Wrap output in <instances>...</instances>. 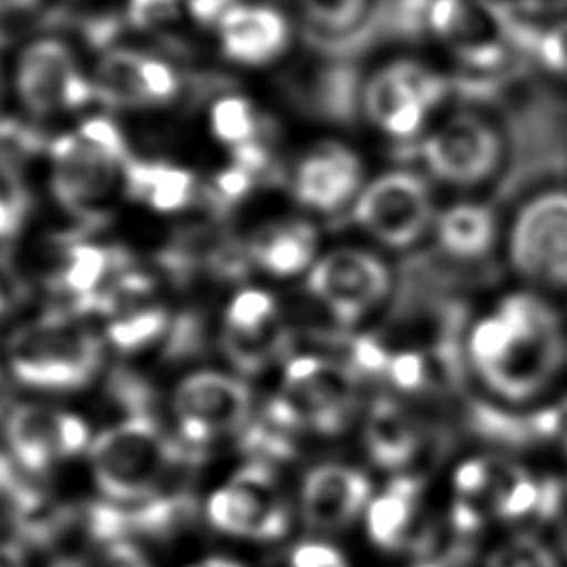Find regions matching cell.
Masks as SVG:
<instances>
[{
	"label": "cell",
	"instance_id": "4316f807",
	"mask_svg": "<svg viewBox=\"0 0 567 567\" xmlns=\"http://www.w3.org/2000/svg\"><path fill=\"white\" fill-rule=\"evenodd\" d=\"M414 483L408 478L394 481L381 496L368 505L370 538L388 549L399 547L408 538L414 512Z\"/></svg>",
	"mask_w": 567,
	"mask_h": 567
},
{
	"label": "cell",
	"instance_id": "60d3db41",
	"mask_svg": "<svg viewBox=\"0 0 567 567\" xmlns=\"http://www.w3.org/2000/svg\"><path fill=\"white\" fill-rule=\"evenodd\" d=\"M290 567H348V563L326 543H301L290 554Z\"/></svg>",
	"mask_w": 567,
	"mask_h": 567
},
{
	"label": "cell",
	"instance_id": "1f68e13d",
	"mask_svg": "<svg viewBox=\"0 0 567 567\" xmlns=\"http://www.w3.org/2000/svg\"><path fill=\"white\" fill-rule=\"evenodd\" d=\"M239 445L244 452L259 458H290L295 454L290 432L270 423L266 416L241 430Z\"/></svg>",
	"mask_w": 567,
	"mask_h": 567
},
{
	"label": "cell",
	"instance_id": "ab89813d",
	"mask_svg": "<svg viewBox=\"0 0 567 567\" xmlns=\"http://www.w3.org/2000/svg\"><path fill=\"white\" fill-rule=\"evenodd\" d=\"M177 13V0H128L126 20L137 29H148Z\"/></svg>",
	"mask_w": 567,
	"mask_h": 567
},
{
	"label": "cell",
	"instance_id": "44dd1931",
	"mask_svg": "<svg viewBox=\"0 0 567 567\" xmlns=\"http://www.w3.org/2000/svg\"><path fill=\"white\" fill-rule=\"evenodd\" d=\"M122 173L126 193L155 210H177L195 199V177L186 168L131 157Z\"/></svg>",
	"mask_w": 567,
	"mask_h": 567
},
{
	"label": "cell",
	"instance_id": "277c9868",
	"mask_svg": "<svg viewBox=\"0 0 567 567\" xmlns=\"http://www.w3.org/2000/svg\"><path fill=\"white\" fill-rule=\"evenodd\" d=\"M425 22L463 64L476 71L501 66L514 44L509 16L489 0H430Z\"/></svg>",
	"mask_w": 567,
	"mask_h": 567
},
{
	"label": "cell",
	"instance_id": "603a6c76",
	"mask_svg": "<svg viewBox=\"0 0 567 567\" xmlns=\"http://www.w3.org/2000/svg\"><path fill=\"white\" fill-rule=\"evenodd\" d=\"M365 443L370 456L381 467H401L416 447V434L405 412L388 399H379L365 423Z\"/></svg>",
	"mask_w": 567,
	"mask_h": 567
},
{
	"label": "cell",
	"instance_id": "8992f818",
	"mask_svg": "<svg viewBox=\"0 0 567 567\" xmlns=\"http://www.w3.org/2000/svg\"><path fill=\"white\" fill-rule=\"evenodd\" d=\"M208 520L233 536L277 540L288 532L290 514L272 470L255 461L244 465L206 505Z\"/></svg>",
	"mask_w": 567,
	"mask_h": 567
},
{
	"label": "cell",
	"instance_id": "8fae6325",
	"mask_svg": "<svg viewBox=\"0 0 567 567\" xmlns=\"http://www.w3.org/2000/svg\"><path fill=\"white\" fill-rule=\"evenodd\" d=\"M308 290L339 323H352L383 301L390 290V270L370 252L339 248L315 264Z\"/></svg>",
	"mask_w": 567,
	"mask_h": 567
},
{
	"label": "cell",
	"instance_id": "d590c367",
	"mask_svg": "<svg viewBox=\"0 0 567 567\" xmlns=\"http://www.w3.org/2000/svg\"><path fill=\"white\" fill-rule=\"evenodd\" d=\"M142 82H144L148 104L168 102L177 95V89H179L175 71L166 62L148 55H144V62H142Z\"/></svg>",
	"mask_w": 567,
	"mask_h": 567
},
{
	"label": "cell",
	"instance_id": "9c48e42d",
	"mask_svg": "<svg viewBox=\"0 0 567 567\" xmlns=\"http://www.w3.org/2000/svg\"><path fill=\"white\" fill-rule=\"evenodd\" d=\"M443 80L408 60L392 62L365 82L361 102L365 115L392 137L419 133L427 111L441 100Z\"/></svg>",
	"mask_w": 567,
	"mask_h": 567
},
{
	"label": "cell",
	"instance_id": "484cf974",
	"mask_svg": "<svg viewBox=\"0 0 567 567\" xmlns=\"http://www.w3.org/2000/svg\"><path fill=\"white\" fill-rule=\"evenodd\" d=\"M290 346L292 334L277 321H270L257 330H235L226 326L221 332V348L226 357L246 374H255L270 361L286 357Z\"/></svg>",
	"mask_w": 567,
	"mask_h": 567
},
{
	"label": "cell",
	"instance_id": "f35d334b",
	"mask_svg": "<svg viewBox=\"0 0 567 567\" xmlns=\"http://www.w3.org/2000/svg\"><path fill=\"white\" fill-rule=\"evenodd\" d=\"M536 53L549 71L567 75V20L551 24L536 38Z\"/></svg>",
	"mask_w": 567,
	"mask_h": 567
},
{
	"label": "cell",
	"instance_id": "7c38bea8",
	"mask_svg": "<svg viewBox=\"0 0 567 567\" xmlns=\"http://www.w3.org/2000/svg\"><path fill=\"white\" fill-rule=\"evenodd\" d=\"M175 412L186 443L202 447L213 436L248 425L250 390L221 372H197L175 390Z\"/></svg>",
	"mask_w": 567,
	"mask_h": 567
},
{
	"label": "cell",
	"instance_id": "30bf717a",
	"mask_svg": "<svg viewBox=\"0 0 567 567\" xmlns=\"http://www.w3.org/2000/svg\"><path fill=\"white\" fill-rule=\"evenodd\" d=\"M354 219L385 246L405 248L432 221L430 190L414 173H385L359 195Z\"/></svg>",
	"mask_w": 567,
	"mask_h": 567
},
{
	"label": "cell",
	"instance_id": "9a60e30c",
	"mask_svg": "<svg viewBox=\"0 0 567 567\" xmlns=\"http://www.w3.org/2000/svg\"><path fill=\"white\" fill-rule=\"evenodd\" d=\"M7 441L24 470L44 472L53 458L84 450L89 445V430L73 414L42 405H20L7 421Z\"/></svg>",
	"mask_w": 567,
	"mask_h": 567
},
{
	"label": "cell",
	"instance_id": "4dcf8cb0",
	"mask_svg": "<svg viewBox=\"0 0 567 567\" xmlns=\"http://www.w3.org/2000/svg\"><path fill=\"white\" fill-rule=\"evenodd\" d=\"M44 135L18 120H0V168L20 171V166L44 148Z\"/></svg>",
	"mask_w": 567,
	"mask_h": 567
},
{
	"label": "cell",
	"instance_id": "836d02e7",
	"mask_svg": "<svg viewBox=\"0 0 567 567\" xmlns=\"http://www.w3.org/2000/svg\"><path fill=\"white\" fill-rule=\"evenodd\" d=\"M536 503H538V487L525 474H518V472L509 474L507 478L494 485V505L501 516H507V518L520 516L534 509Z\"/></svg>",
	"mask_w": 567,
	"mask_h": 567
},
{
	"label": "cell",
	"instance_id": "5b68a950",
	"mask_svg": "<svg viewBox=\"0 0 567 567\" xmlns=\"http://www.w3.org/2000/svg\"><path fill=\"white\" fill-rule=\"evenodd\" d=\"M509 261L525 279L543 286H567V190L529 199L509 230Z\"/></svg>",
	"mask_w": 567,
	"mask_h": 567
},
{
	"label": "cell",
	"instance_id": "7402d4cb",
	"mask_svg": "<svg viewBox=\"0 0 567 567\" xmlns=\"http://www.w3.org/2000/svg\"><path fill=\"white\" fill-rule=\"evenodd\" d=\"M128 266V257L120 248H104L84 241H73L66 248L64 266L53 279V286L73 299L86 297L104 288L106 279L120 275Z\"/></svg>",
	"mask_w": 567,
	"mask_h": 567
},
{
	"label": "cell",
	"instance_id": "d6986e66",
	"mask_svg": "<svg viewBox=\"0 0 567 567\" xmlns=\"http://www.w3.org/2000/svg\"><path fill=\"white\" fill-rule=\"evenodd\" d=\"M290 97L306 113L330 122H348L357 109V73L341 62L328 64L312 73L310 80L295 82Z\"/></svg>",
	"mask_w": 567,
	"mask_h": 567
},
{
	"label": "cell",
	"instance_id": "f6af8a7d",
	"mask_svg": "<svg viewBox=\"0 0 567 567\" xmlns=\"http://www.w3.org/2000/svg\"><path fill=\"white\" fill-rule=\"evenodd\" d=\"M188 11L199 24H219L239 0H188Z\"/></svg>",
	"mask_w": 567,
	"mask_h": 567
},
{
	"label": "cell",
	"instance_id": "8d00e7d4",
	"mask_svg": "<svg viewBox=\"0 0 567 567\" xmlns=\"http://www.w3.org/2000/svg\"><path fill=\"white\" fill-rule=\"evenodd\" d=\"M78 135H82L86 142H91L93 146L102 148L104 153H109L111 157H115L122 164H126L131 159V155L126 151V142H124L120 128L111 120H106V117H91V120L82 122Z\"/></svg>",
	"mask_w": 567,
	"mask_h": 567
},
{
	"label": "cell",
	"instance_id": "e575fe53",
	"mask_svg": "<svg viewBox=\"0 0 567 567\" xmlns=\"http://www.w3.org/2000/svg\"><path fill=\"white\" fill-rule=\"evenodd\" d=\"M204 323L197 315L184 312L175 319L173 326H168V339L164 354L168 359H186L193 354H199L204 350Z\"/></svg>",
	"mask_w": 567,
	"mask_h": 567
},
{
	"label": "cell",
	"instance_id": "d6a6232c",
	"mask_svg": "<svg viewBox=\"0 0 567 567\" xmlns=\"http://www.w3.org/2000/svg\"><path fill=\"white\" fill-rule=\"evenodd\" d=\"M270 321H275V301L261 290L239 292L226 310V326L235 330H257Z\"/></svg>",
	"mask_w": 567,
	"mask_h": 567
},
{
	"label": "cell",
	"instance_id": "ee69618b",
	"mask_svg": "<svg viewBox=\"0 0 567 567\" xmlns=\"http://www.w3.org/2000/svg\"><path fill=\"white\" fill-rule=\"evenodd\" d=\"M352 363L363 372H383L390 365V357L385 350L372 339H354L352 341Z\"/></svg>",
	"mask_w": 567,
	"mask_h": 567
},
{
	"label": "cell",
	"instance_id": "7dc6e473",
	"mask_svg": "<svg viewBox=\"0 0 567 567\" xmlns=\"http://www.w3.org/2000/svg\"><path fill=\"white\" fill-rule=\"evenodd\" d=\"M193 567H241V565L235 560H228V558H206Z\"/></svg>",
	"mask_w": 567,
	"mask_h": 567
},
{
	"label": "cell",
	"instance_id": "3957f363",
	"mask_svg": "<svg viewBox=\"0 0 567 567\" xmlns=\"http://www.w3.org/2000/svg\"><path fill=\"white\" fill-rule=\"evenodd\" d=\"M7 352L11 370L22 383L49 390L84 385L102 361L100 341L60 312L16 330Z\"/></svg>",
	"mask_w": 567,
	"mask_h": 567
},
{
	"label": "cell",
	"instance_id": "f1b7e54d",
	"mask_svg": "<svg viewBox=\"0 0 567 567\" xmlns=\"http://www.w3.org/2000/svg\"><path fill=\"white\" fill-rule=\"evenodd\" d=\"M308 27L323 33H350L370 18L372 0H299Z\"/></svg>",
	"mask_w": 567,
	"mask_h": 567
},
{
	"label": "cell",
	"instance_id": "ac0fdd59",
	"mask_svg": "<svg viewBox=\"0 0 567 567\" xmlns=\"http://www.w3.org/2000/svg\"><path fill=\"white\" fill-rule=\"evenodd\" d=\"M224 53L241 64L275 60L288 44L286 18L264 4H235L217 24Z\"/></svg>",
	"mask_w": 567,
	"mask_h": 567
},
{
	"label": "cell",
	"instance_id": "74e56055",
	"mask_svg": "<svg viewBox=\"0 0 567 567\" xmlns=\"http://www.w3.org/2000/svg\"><path fill=\"white\" fill-rule=\"evenodd\" d=\"M111 394L133 412V416H148V405L153 401L151 388L135 374L117 370L111 377Z\"/></svg>",
	"mask_w": 567,
	"mask_h": 567
},
{
	"label": "cell",
	"instance_id": "2e32d148",
	"mask_svg": "<svg viewBox=\"0 0 567 567\" xmlns=\"http://www.w3.org/2000/svg\"><path fill=\"white\" fill-rule=\"evenodd\" d=\"M370 501V481L365 474L346 465L315 467L301 492V507L308 527L319 532H337Z\"/></svg>",
	"mask_w": 567,
	"mask_h": 567
},
{
	"label": "cell",
	"instance_id": "7a4b0ae2",
	"mask_svg": "<svg viewBox=\"0 0 567 567\" xmlns=\"http://www.w3.org/2000/svg\"><path fill=\"white\" fill-rule=\"evenodd\" d=\"M202 447L166 439L151 416H131L91 443L93 476L113 503H137L162 492L182 467H195Z\"/></svg>",
	"mask_w": 567,
	"mask_h": 567
},
{
	"label": "cell",
	"instance_id": "f546056e",
	"mask_svg": "<svg viewBox=\"0 0 567 567\" xmlns=\"http://www.w3.org/2000/svg\"><path fill=\"white\" fill-rule=\"evenodd\" d=\"M168 330V315L162 308L131 312L109 328V341L120 350H137Z\"/></svg>",
	"mask_w": 567,
	"mask_h": 567
},
{
	"label": "cell",
	"instance_id": "b9f144b4",
	"mask_svg": "<svg viewBox=\"0 0 567 567\" xmlns=\"http://www.w3.org/2000/svg\"><path fill=\"white\" fill-rule=\"evenodd\" d=\"M388 374L394 385L403 390H414L425 381V363L414 352H401L390 357Z\"/></svg>",
	"mask_w": 567,
	"mask_h": 567
},
{
	"label": "cell",
	"instance_id": "6da1fadb",
	"mask_svg": "<svg viewBox=\"0 0 567 567\" xmlns=\"http://www.w3.org/2000/svg\"><path fill=\"white\" fill-rule=\"evenodd\" d=\"M470 359L481 379L505 399L540 392L565 354L560 323L532 295H509L470 332Z\"/></svg>",
	"mask_w": 567,
	"mask_h": 567
},
{
	"label": "cell",
	"instance_id": "cb8c5ba5",
	"mask_svg": "<svg viewBox=\"0 0 567 567\" xmlns=\"http://www.w3.org/2000/svg\"><path fill=\"white\" fill-rule=\"evenodd\" d=\"M144 53L131 49H111L95 69V97L111 109L146 106L148 97L142 82Z\"/></svg>",
	"mask_w": 567,
	"mask_h": 567
},
{
	"label": "cell",
	"instance_id": "681fc988",
	"mask_svg": "<svg viewBox=\"0 0 567 567\" xmlns=\"http://www.w3.org/2000/svg\"><path fill=\"white\" fill-rule=\"evenodd\" d=\"M423 567H432V565H423Z\"/></svg>",
	"mask_w": 567,
	"mask_h": 567
},
{
	"label": "cell",
	"instance_id": "d4e9b609",
	"mask_svg": "<svg viewBox=\"0 0 567 567\" xmlns=\"http://www.w3.org/2000/svg\"><path fill=\"white\" fill-rule=\"evenodd\" d=\"M436 237L447 255L461 259L483 257L496 237L494 217L478 204H458L436 219Z\"/></svg>",
	"mask_w": 567,
	"mask_h": 567
},
{
	"label": "cell",
	"instance_id": "bcb514c9",
	"mask_svg": "<svg viewBox=\"0 0 567 567\" xmlns=\"http://www.w3.org/2000/svg\"><path fill=\"white\" fill-rule=\"evenodd\" d=\"M27 210L29 208H22V206L0 197V237H11L20 228Z\"/></svg>",
	"mask_w": 567,
	"mask_h": 567
},
{
	"label": "cell",
	"instance_id": "52a82bcc",
	"mask_svg": "<svg viewBox=\"0 0 567 567\" xmlns=\"http://www.w3.org/2000/svg\"><path fill=\"white\" fill-rule=\"evenodd\" d=\"M51 186L58 202L86 224H102L109 204L124 175V164L86 142L82 135H62L51 142Z\"/></svg>",
	"mask_w": 567,
	"mask_h": 567
},
{
	"label": "cell",
	"instance_id": "ba28073f",
	"mask_svg": "<svg viewBox=\"0 0 567 567\" xmlns=\"http://www.w3.org/2000/svg\"><path fill=\"white\" fill-rule=\"evenodd\" d=\"M421 155L434 177L454 186H474L498 168L503 142L485 117L458 111L423 140Z\"/></svg>",
	"mask_w": 567,
	"mask_h": 567
},
{
	"label": "cell",
	"instance_id": "7bdbcfd3",
	"mask_svg": "<svg viewBox=\"0 0 567 567\" xmlns=\"http://www.w3.org/2000/svg\"><path fill=\"white\" fill-rule=\"evenodd\" d=\"M454 483L463 496H476L492 485V467L485 461H467L458 467Z\"/></svg>",
	"mask_w": 567,
	"mask_h": 567
},
{
	"label": "cell",
	"instance_id": "e0dca14e",
	"mask_svg": "<svg viewBox=\"0 0 567 567\" xmlns=\"http://www.w3.org/2000/svg\"><path fill=\"white\" fill-rule=\"evenodd\" d=\"M361 184L359 157L341 144H321L297 166L295 197L317 210L341 208Z\"/></svg>",
	"mask_w": 567,
	"mask_h": 567
},
{
	"label": "cell",
	"instance_id": "c3c4849f",
	"mask_svg": "<svg viewBox=\"0 0 567 567\" xmlns=\"http://www.w3.org/2000/svg\"><path fill=\"white\" fill-rule=\"evenodd\" d=\"M20 560H22V556H18V554L0 551V567H20Z\"/></svg>",
	"mask_w": 567,
	"mask_h": 567
},
{
	"label": "cell",
	"instance_id": "83f0119b",
	"mask_svg": "<svg viewBox=\"0 0 567 567\" xmlns=\"http://www.w3.org/2000/svg\"><path fill=\"white\" fill-rule=\"evenodd\" d=\"M210 126L221 142L237 146L257 140L266 126V120L255 115V109L246 97L226 95L213 104Z\"/></svg>",
	"mask_w": 567,
	"mask_h": 567
},
{
	"label": "cell",
	"instance_id": "5bb4252c",
	"mask_svg": "<svg viewBox=\"0 0 567 567\" xmlns=\"http://www.w3.org/2000/svg\"><path fill=\"white\" fill-rule=\"evenodd\" d=\"M195 514V498L188 492H159L137 503H95L84 512L93 540L111 543L142 534L166 538L182 529Z\"/></svg>",
	"mask_w": 567,
	"mask_h": 567
},
{
	"label": "cell",
	"instance_id": "ffe728a7",
	"mask_svg": "<svg viewBox=\"0 0 567 567\" xmlns=\"http://www.w3.org/2000/svg\"><path fill=\"white\" fill-rule=\"evenodd\" d=\"M248 250L255 264L277 277L301 272L315 250L317 230L306 221H286L261 228L250 241Z\"/></svg>",
	"mask_w": 567,
	"mask_h": 567
},
{
	"label": "cell",
	"instance_id": "4fadbf2b",
	"mask_svg": "<svg viewBox=\"0 0 567 567\" xmlns=\"http://www.w3.org/2000/svg\"><path fill=\"white\" fill-rule=\"evenodd\" d=\"M16 86L24 106L35 115L80 109L95 97L93 82L78 71L69 47L60 40H38L22 51Z\"/></svg>",
	"mask_w": 567,
	"mask_h": 567
}]
</instances>
